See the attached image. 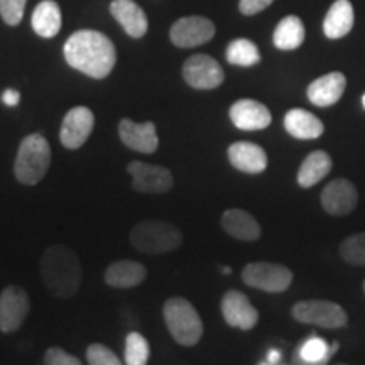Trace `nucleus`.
<instances>
[{
    "mask_svg": "<svg viewBox=\"0 0 365 365\" xmlns=\"http://www.w3.org/2000/svg\"><path fill=\"white\" fill-rule=\"evenodd\" d=\"M66 63L91 78H107L117 61L115 46L98 31H76L65 43Z\"/></svg>",
    "mask_w": 365,
    "mask_h": 365,
    "instance_id": "nucleus-1",
    "label": "nucleus"
},
{
    "mask_svg": "<svg viewBox=\"0 0 365 365\" xmlns=\"http://www.w3.org/2000/svg\"><path fill=\"white\" fill-rule=\"evenodd\" d=\"M41 276L46 289L56 298L66 299L78 293L83 272L76 254L66 245H51L41 257Z\"/></svg>",
    "mask_w": 365,
    "mask_h": 365,
    "instance_id": "nucleus-2",
    "label": "nucleus"
},
{
    "mask_svg": "<svg viewBox=\"0 0 365 365\" xmlns=\"http://www.w3.org/2000/svg\"><path fill=\"white\" fill-rule=\"evenodd\" d=\"M51 164V148L41 134H29L22 139L14 163V175L22 185L34 186L43 180Z\"/></svg>",
    "mask_w": 365,
    "mask_h": 365,
    "instance_id": "nucleus-3",
    "label": "nucleus"
},
{
    "mask_svg": "<svg viewBox=\"0 0 365 365\" xmlns=\"http://www.w3.org/2000/svg\"><path fill=\"white\" fill-rule=\"evenodd\" d=\"M129 239L134 249L149 255L173 252L182 244L180 228L161 220L139 222L130 230Z\"/></svg>",
    "mask_w": 365,
    "mask_h": 365,
    "instance_id": "nucleus-4",
    "label": "nucleus"
},
{
    "mask_svg": "<svg viewBox=\"0 0 365 365\" xmlns=\"http://www.w3.org/2000/svg\"><path fill=\"white\" fill-rule=\"evenodd\" d=\"M163 317L173 339L180 345L193 346L202 340L203 322L188 299L170 298L164 303Z\"/></svg>",
    "mask_w": 365,
    "mask_h": 365,
    "instance_id": "nucleus-5",
    "label": "nucleus"
},
{
    "mask_svg": "<svg viewBox=\"0 0 365 365\" xmlns=\"http://www.w3.org/2000/svg\"><path fill=\"white\" fill-rule=\"evenodd\" d=\"M242 279L255 289L266 293H282L293 282V272L282 264L250 262L242 271Z\"/></svg>",
    "mask_w": 365,
    "mask_h": 365,
    "instance_id": "nucleus-6",
    "label": "nucleus"
},
{
    "mask_svg": "<svg viewBox=\"0 0 365 365\" xmlns=\"http://www.w3.org/2000/svg\"><path fill=\"white\" fill-rule=\"evenodd\" d=\"M296 322L323 328H341L346 325V313L340 304L325 299L299 301L293 307Z\"/></svg>",
    "mask_w": 365,
    "mask_h": 365,
    "instance_id": "nucleus-7",
    "label": "nucleus"
},
{
    "mask_svg": "<svg viewBox=\"0 0 365 365\" xmlns=\"http://www.w3.org/2000/svg\"><path fill=\"white\" fill-rule=\"evenodd\" d=\"M182 76L191 88L213 90L225 80V73L215 58L208 54H193L182 65Z\"/></svg>",
    "mask_w": 365,
    "mask_h": 365,
    "instance_id": "nucleus-8",
    "label": "nucleus"
},
{
    "mask_svg": "<svg viewBox=\"0 0 365 365\" xmlns=\"http://www.w3.org/2000/svg\"><path fill=\"white\" fill-rule=\"evenodd\" d=\"M127 171L132 176V188L139 191V193L161 195L173 188V175L164 166L143 161H132L127 166Z\"/></svg>",
    "mask_w": 365,
    "mask_h": 365,
    "instance_id": "nucleus-9",
    "label": "nucleus"
},
{
    "mask_svg": "<svg viewBox=\"0 0 365 365\" xmlns=\"http://www.w3.org/2000/svg\"><path fill=\"white\" fill-rule=\"evenodd\" d=\"M31 309V299L22 287L7 286L0 293V331L19 330Z\"/></svg>",
    "mask_w": 365,
    "mask_h": 365,
    "instance_id": "nucleus-10",
    "label": "nucleus"
},
{
    "mask_svg": "<svg viewBox=\"0 0 365 365\" xmlns=\"http://www.w3.org/2000/svg\"><path fill=\"white\" fill-rule=\"evenodd\" d=\"M213 36H215V24L202 16L181 17L170 31L171 43L178 48H195L212 41Z\"/></svg>",
    "mask_w": 365,
    "mask_h": 365,
    "instance_id": "nucleus-11",
    "label": "nucleus"
},
{
    "mask_svg": "<svg viewBox=\"0 0 365 365\" xmlns=\"http://www.w3.org/2000/svg\"><path fill=\"white\" fill-rule=\"evenodd\" d=\"M95 125V115L88 107H75L63 118L59 139L66 149H80Z\"/></svg>",
    "mask_w": 365,
    "mask_h": 365,
    "instance_id": "nucleus-12",
    "label": "nucleus"
},
{
    "mask_svg": "<svg viewBox=\"0 0 365 365\" xmlns=\"http://www.w3.org/2000/svg\"><path fill=\"white\" fill-rule=\"evenodd\" d=\"M222 314L232 328L249 331L257 325L259 312L250 299L240 291L230 289L222 298Z\"/></svg>",
    "mask_w": 365,
    "mask_h": 365,
    "instance_id": "nucleus-13",
    "label": "nucleus"
},
{
    "mask_svg": "<svg viewBox=\"0 0 365 365\" xmlns=\"http://www.w3.org/2000/svg\"><path fill=\"white\" fill-rule=\"evenodd\" d=\"M359 202L357 188L345 178L333 180L322 191V205L333 217H344L354 212Z\"/></svg>",
    "mask_w": 365,
    "mask_h": 365,
    "instance_id": "nucleus-14",
    "label": "nucleus"
},
{
    "mask_svg": "<svg viewBox=\"0 0 365 365\" xmlns=\"http://www.w3.org/2000/svg\"><path fill=\"white\" fill-rule=\"evenodd\" d=\"M228 115L232 124L240 130H262L272 122V115L266 105L252 98L237 100Z\"/></svg>",
    "mask_w": 365,
    "mask_h": 365,
    "instance_id": "nucleus-15",
    "label": "nucleus"
},
{
    "mask_svg": "<svg viewBox=\"0 0 365 365\" xmlns=\"http://www.w3.org/2000/svg\"><path fill=\"white\" fill-rule=\"evenodd\" d=\"M118 135L127 148L143 154H153L159 148L156 125L153 122L137 124L130 118H122L118 124Z\"/></svg>",
    "mask_w": 365,
    "mask_h": 365,
    "instance_id": "nucleus-16",
    "label": "nucleus"
},
{
    "mask_svg": "<svg viewBox=\"0 0 365 365\" xmlns=\"http://www.w3.org/2000/svg\"><path fill=\"white\" fill-rule=\"evenodd\" d=\"M228 161L235 170L249 175H259L267 168V154L261 145L249 143V140H239L234 143L227 150Z\"/></svg>",
    "mask_w": 365,
    "mask_h": 365,
    "instance_id": "nucleus-17",
    "label": "nucleus"
},
{
    "mask_svg": "<svg viewBox=\"0 0 365 365\" xmlns=\"http://www.w3.org/2000/svg\"><path fill=\"white\" fill-rule=\"evenodd\" d=\"M345 88L346 78L344 73L333 71L319 76L313 83H309L307 93L309 102L317 105V107H331L341 98Z\"/></svg>",
    "mask_w": 365,
    "mask_h": 365,
    "instance_id": "nucleus-18",
    "label": "nucleus"
},
{
    "mask_svg": "<svg viewBox=\"0 0 365 365\" xmlns=\"http://www.w3.org/2000/svg\"><path fill=\"white\" fill-rule=\"evenodd\" d=\"M110 14L130 38H143L148 33V16L134 0H113Z\"/></svg>",
    "mask_w": 365,
    "mask_h": 365,
    "instance_id": "nucleus-19",
    "label": "nucleus"
},
{
    "mask_svg": "<svg viewBox=\"0 0 365 365\" xmlns=\"http://www.w3.org/2000/svg\"><path fill=\"white\" fill-rule=\"evenodd\" d=\"M148 276V269L144 264L124 259V261L112 262L105 271V282L117 289H130L139 286Z\"/></svg>",
    "mask_w": 365,
    "mask_h": 365,
    "instance_id": "nucleus-20",
    "label": "nucleus"
},
{
    "mask_svg": "<svg viewBox=\"0 0 365 365\" xmlns=\"http://www.w3.org/2000/svg\"><path fill=\"white\" fill-rule=\"evenodd\" d=\"M222 227L228 235L239 240L254 242L261 237V225L249 212L240 208L225 210L222 215Z\"/></svg>",
    "mask_w": 365,
    "mask_h": 365,
    "instance_id": "nucleus-21",
    "label": "nucleus"
},
{
    "mask_svg": "<svg viewBox=\"0 0 365 365\" xmlns=\"http://www.w3.org/2000/svg\"><path fill=\"white\" fill-rule=\"evenodd\" d=\"M284 127L287 134L299 140L318 139L325 132V125L314 113L303 110V108H293L286 113Z\"/></svg>",
    "mask_w": 365,
    "mask_h": 365,
    "instance_id": "nucleus-22",
    "label": "nucleus"
},
{
    "mask_svg": "<svg viewBox=\"0 0 365 365\" xmlns=\"http://www.w3.org/2000/svg\"><path fill=\"white\" fill-rule=\"evenodd\" d=\"M354 27V7L349 0H336L331 4L328 11L325 22H323V31L327 38L340 39L352 31Z\"/></svg>",
    "mask_w": 365,
    "mask_h": 365,
    "instance_id": "nucleus-23",
    "label": "nucleus"
},
{
    "mask_svg": "<svg viewBox=\"0 0 365 365\" xmlns=\"http://www.w3.org/2000/svg\"><path fill=\"white\" fill-rule=\"evenodd\" d=\"M31 24L41 38H54L61 29V9L54 0H43L36 6Z\"/></svg>",
    "mask_w": 365,
    "mask_h": 365,
    "instance_id": "nucleus-24",
    "label": "nucleus"
},
{
    "mask_svg": "<svg viewBox=\"0 0 365 365\" xmlns=\"http://www.w3.org/2000/svg\"><path fill=\"white\" fill-rule=\"evenodd\" d=\"M333 166L331 158L325 150H313L307 156L298 171V185L301 188H312L330 173Z\"/></svg>",
    "mask_w": 365,
    "mask_h": 365,
    "instance_id": "nucleus-25",
    "label": "nucleus"
},
{
    "mask_svg": "<svg viewBox=\"0 0 365 365\" xmlns=\"http://www.w3.org/2000/svg\"><path fill=\"white\" fill-rule=\"evenodd\" d=\"M304 36H307V33H304V26L299 17L287 16L277 24L272 41L277 49L293 51V49H298L304 43Z\"/></svg>",
    "mask_w": 365,
    "mask_h": 365,
    "instance_id": "nucleus-26",
    "label": "nucleus"
},
{
    "mask_svg": "<svg viewBox=\"0 0 365 365\" xmlns=\"http://www.w3.org/2000/svg\"><path fill=\"white\" fill-rule=\"evenodd\" d=\"M227 61L235 66H254L261 61L259 48L249 39H235L227 46Z\"/></svg>",
    "mask_w": 365,
    "mask_h": 365,
    "instance_id": "nucleus-27",
    "label": "nucleus"
},
{
    "mask_svg": "<svg viewBox=\"0 0 365 365\" xmlns=\"http://www.w3.org/2000/svg\"><path fill=\"white\" fill-rule=\"evenodd\" d=\"M336 349H339V344H333V346H330L319 336H312L301 345L299 359L304 364H327Z\"/></svg>",
    "mask_w": 365,
    "mask_h": 365,
    "instance_id": "nucleus-28",
    "label": "nucleus"
},
{
    "mask_svg": "<svg viewBox=\"0 0 365 365\" xmlns=\"http://www.w3.org/2000/svg\"><path fill=\"white\" fill-rule=\"evenodd\" d=\"M149 344L140 333L130 331L125 339V364L127 365H145L149 360Z\"/></svg>",
    "mask_w": 365,
    "mask_h": 365,
    "instance_id": "nucleus-29",
    "label": "nucleus"
},
{
    "mask_svg": "<svg viewBox=\"0 0 365 365\" xmlns=\"http://www.w3.org/2000/svg\"><path fill=\"white\" fill-rule=\"evenodd\" d=\"M340 255L345 262L365 266V232L346 237L340 244Z\"/></svg>",
    "mask_w": 365,
    "mask_h": 365,
    "instance_id": "nucleus-30",
    "label": "nucleus"
},
{
    "mask_svg": "<svg viewBox=\"0 0 365 365\" xmlns=\"http://www.w3.org/2000/svg\"><path fill=\"white\" fill-rule=\"evenodd\" d=\"M86 362L90 365H120V359L108 346L102 344H91L86 349Z\"/></svg>",
    "mask_w": 365,
    "mask_h": 365,
    "instance_id": "nucleus-31",
    "label": "nucleus"
},
{
    "mask_svg": "<svg viewBox=\"0 0 365 365\" xmlns=\"http://www.w3.org/2000/svg\"><path fill=\"white\" fill-rule=\"evenodd\" d=\"M27 0H0V16L6 24L17 26L24 17Z\"/></svg>",
    "mask_w": 365,
    "mask_h": 365,
    "instance_id": "nucleus-32",
    "label": "nucleus"
},
{
    "mask_svg": "<svg viewBox=\"0 0 365 365\" xmlns=\"http://www.w3.org/2000/svg\"><path fill=\"white\" fill-rule=\"evenodd\" d=\"M44 364L49 365H80V359L75 355L68 354L66 350L59 349V346H51L48 352L44 354Z\"/></svg>",
    "mask_w": 365,
    "mask_h": 365,
    "instance_id": "nucleus-33",
    "label": "nucleus"
},
{
    "mask_svg": "<svg viewBox=\"0 0 365 365\" xmlns=\"http://www.w3.org/2000/svg\"><path fill=\"white\" fill-rule=\"evenodd\" d=\"M272 2L274 0H240L239 9L244 16H255V14L267 9Z\"/></svg>",
    "mask_w": 365,
    "mask_h": 365,
    "instance_id": "nucleus-34",
    "label": "nucleus"
},
{
    "mask_svg": "<svg viewBox=\"0 0 365 365\" xmlns=\"http://www.w3.org/2000/svg\"><path fill=\"white\" fill-rule=\"evenodd\" d=\"M19 100H21V93L14 88H7L2 93V102L9 105V107H16V105L19 103Z\"/></svg>",
    "mask_w": 365,
    "mask_h": 365,
    "instance_id": "nucleus-35",
    "label": "nucleus"
},
{
    "mask_svg": "<svg viewBox=\"0 0 365 365\" xmlns=\"http://www.w3.org/2000/svg\"><path fill=\"white\" fill-rule=\"evenodd\" d=\"M281 362V352L279 350H269L266 364H279Z\"/></svg>",
    "mask_w": 365,
    "mask_h": 365,
    "instance_id": "nucleus-36",
    "label": "nucleus"
},
{
    "mask_svg": "<svg viewBox=\"0 0 365 365\" xmlns=\"http://www.w3.org/2000/svg\"><path fill=\"white\" fill-rule=\"evenodd\" d=\"M220 271H222L223 274H230L232 269H230V267H220Z\"/></svg>",
    "mask_w": 365,
    "mask_h": 365,
    "instance_id": "nucleus-37",
    "label": "nucleus"
},
{
    "mask_svg": "<svg viewBox=\"0 0 365 365\" xmlns=\"http://www.w3.org/2000/svg\"><path fill=\"white\" fill-rule=\"evenodd\" d=\"M362 105H364V108H365V93H364V97H362Z\"/></svg>",
    "mask_w": 365,
    "mask_h": 365,
    "instance_id": "nucleus-38",
    "label": "nucleus"
},
{
    "mask_svg": "<svg viewBox=\"0 0 365 365\" xmlns=\"http://www.w3.org/2000/svg\"><path fill=\"white\" fill-rule=\"evenodd\" d=\"M364 291H365V282H364Z\"/></svg>",
    "mask_w": 365,
    "mask_h": 365,
    "instance_id": "nucleus-39",
    "label": "nucleus"
}]
</instances>
